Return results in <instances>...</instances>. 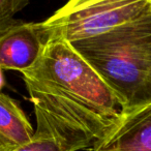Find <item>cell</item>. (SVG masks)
Masks as SVG:
<instances>
[{"label": "cell", "mask_w": 151, "mask_h": 151, "mask_svg": "<svg viewBox=\"0 0 151 151\" xmlns=\"http://www.w3.org/2000/svg\"><path fill=\"white\" fill-rule=\"evenodd\" d=\"M44 46L37 23L19 21L0 35V67L23 73L37 61Z\"/></svg>", "instance_id": "5b68a950"}, {"label": "cell", "mask_w": 151, "mask_h": 151, "mask_svg": "<svg viewBox=\"0 0 151 151\" xmlns=\"http://www.w3.org/2000/svg\"><path fill=\"white\" fill-rule=\"evenodd\" d=\"M70 45L99 73L123 111L151 104V6L106 33Z\"/></svg>", "instance_id": "7a4b0ae2"}, {"label": "cell", "mask_w": 151, "mask_h": 151, "mask_svg": "<svg viewBox=\"0 0 151 151\" xmlns=\"http://www.w3.org/2000/svg\"><path fill=\"white\" fill-rule=\"evenodd\" d=\"M16 146H12V147H9V148H5V149H3V150H1V151H11L13 148H15Z\"/></svg>", "instance_id": "8fae6325"}, {"label": "cell", "mask_w": 151, "mask_h": 151, "mask_svg": "<svg viewBox=\"0 0 151 151\" xmlns=\"http://www.w3.org/2000/svg\"><path fill=\"white\" fill-rule=\"evenodd\" d=\"M151 0H73L42 23L44 42L86 40L139 17L150 9Z\"/></svg>", "instance_id": "3957f363"}, {"label": "cell", "mask_w": 151, "mask_h": 151, "mask_svg": "<svg viewBox=\"0 0 151 151\" xmlns=\"http://www.w3.org/2000/svg\"><path fill=\"white\" fill-rule=\"evenodd\" d=\"M12 146H16V145L12 144L11 142H9V141L6 140V139H4L2 136H0V151L3 150V149H5V148H9V147H12Z\"/></svg>", "instance_id": "9c48e42d"}, {"label": "cell", "mask_w": 151, "mask_h": 151, "mask_svg": "<svg viewBox=\"0 0 151 151\" xmlns=\"http://www.w3.org/2000/svg\"><path fill=\"white\" fill-rule=\"evenodd\" d=\"M34 108V137L59 151L92 150L123 113L90 64L65 40H48L29 69L21 73Z\"/></svg>", "instance_id": "6da1fadb"}, {"label": "cell", "mask_w": 151, "mask_h": 151, "mask_svg": "<svg viewBox=\"0 0 151 151\" xmlns=\"http://www.w3.org/2000/svg\"><path fill=\"white\" fill-rule=\"evenodd\" d=\"M3 85H4V77H3V73H2V68L0 67V90L2 89Z\"/></svg>", "instance_id": "30bf717a"}, {"label": "cell", "mask_w": 151, "mask_h": 151, "mask_svg": "<svg viewBox=\"0 0 151 151\" xmlns=\"http://www.w3.org/2000/svg\"><path fill=\"white\" fill-rule=\"evenodd\" d=\"M92 151H151V104L123 111Z\"/></svg>", "instance_id": "277c9868"}, {"label": "cell", "mask_w": 151, "mask_h": 151, "mask_svg": "<svg viewBox=\"0 0 151 151\" xmlns=\"http://www.w3.org/2000/svg\"><path fill=\"white\" fill-rule=\"evenodd\" d=\"M0 136L16 146L30 142L34 129L18 104L0 92Z\"/></svg>", "instance_id": "8992f818"}, {"label": "cell", "mask_w": 151, "mask_h": 151, "mask_svg": "<svg viewBox=\"0 0 151 151\" xmlns=\"http://www.w3.org/2000/svg\"><path fill=\"white\" fill-rule=\"evenodd\" d=\"M26 5H28V1L0 0V35L19 22L14 19V17Z\"/></svg>", "instance_id": "52a82bcc"}, {"label": "cell", "mask_w": 151, "mask_h": 151, "mask_svg": "<svg viewBox=\"0 0 151 151\" xmlns=\"http://www.w3.org/2000/svg\"><path fill=\"white\" fill-rule=\"evenodd\" d=\"M11 151H59V149L52 140L33 137L30 142L22 146H16Z\"/></svg>", "instance_id": "ba28073f"}]
</instances>
